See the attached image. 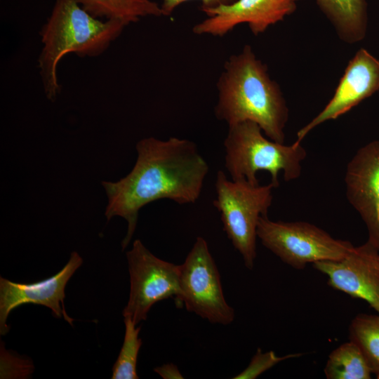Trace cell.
Instances as JSON below:
<instances>
[{"label": "cell", "instance_id": "obj_1", "mask_svg": "<svg viewBox=\"0 0 379 379\" xmlns=\"http://www.w3.org/2000/svg\"><path fill=\"white\" fill-rule=\"evenodd\" d=\"M135 147L137 159L131 171L117 182H102L107 197V220L119 216L127 222L123 250L133 237L142 207L162 199L179 204L195 203L208 172L206 161L191 140L149 137Z\"/></svg>", "mask_w": 379, "mask_h": 379}, {"label": "cell", "instance_id": "obj_2", "mask_svg": "<svg viewBox=\"0 0 379 379\" xmlns=\"http://www.w3.org/2000/svg\"><path fill=\"white\" fill-rule=\"evenodd\" d=\"M215 117L227 126L257 124L266 137L284 143L288 109L278 84L249 45L230 55L218 79Z\"/></svg>", "mask_w": 379, "mask_h": 379}, {"label": "cell", "instance_id": "obj_3", "mask_svg": "<svg viewBox=\"0 0 379 379\" xmlns=\"http://www.w3.org/2000/svg\"><path fill=\"white\" fill-rule=\"evenodd\" d=\"M127 25L117 20H101L87 12L77 0H55L40 30L42 43L38 67L46 98L54 101L61 91L57 69L63 57H96L103 53Z\"/></svg>", "mask_w": 379, "mask_h": 379}, {"label": "cell", "instance_id": "obj_4", "mask_svg": "<svg viewBox=\"0 0 379 379\" xmlns=\"http://www.w3.org/2000/svg\"><path fill=\"white\" fill-rule=\"evenodd\" d=\"M263 134L260 127L253 121L228 126L224 140L225 165L232 180L258 185L257 173L265 171L271 175V183L277 187L281 172L285 181L298 178L301 162L307 155L300 142L295 141L286 145Z\"/></svg>", "mask_w": 379, "mask_h": 379}, {"label": "cell", "instance_id": "obj_5", "mask_svg": "<svg viewBox=\"0 0 379 379\" xmlns=\"http://www.w3.org/2000/svg\"><path fill=\"white\" fill-rule=\"evenodd\" d=\"M213 205L220 214L223 230L241 255L245 266L252 270L256 258L257 227L267 216L272 202L274 185H253L244 180H229L218 171Z\"/></svg>", "mask_w": 379, "mask_h": 379}, {"label": "cell", "instance_id": "obj_6", "mask_svg": "<svg viewBox=\"0 0 379 379\" xmlns=\"http://www.w3.org/2000/svg\"><path fill=\"white\" fill-rule=\"evenodd\" d=\"M257 237L265 247L295 270H303L308 263L341 260L354 246L309 222L273 221L267 215L260 218Z\"/></svg>", "mask_w": 379, "mask_h": 379}, {"label": "cell", "instance_id": "obj_7", "mask_svg": "<svg viewBox=\"0 0 379 379\" xmlns=\"http://www.w3.org/2000/svg\"><path fill=\"white\" fill-rule=\"evenodd\" d=\"M180 265L179 293L186 310L213 324L228 325L235 317L226 302L220 276L206 241L198 237Z\"/></svg>", "mask_w": 379, "mask_h": 379}, {"label": "cell", "instance_id": "obj_8", "mask_svg": "<svg viewBox=\"0 0 379 379\" xmlns=\"http://www.w3.org/2000/svg\"><path fill=\"white\" fill-rule=\"evenodd\" d=\"M126 258L131 287L122 314L138 325L146 320L155 303L178 296L180 265L157 258L139 239L126 252Z\"/></svg>", "mask_w": 379, "mask_h": 379}, {"label": "cell", "instance_id": "obj_9", "mask_svg": "<svg viewBox=\"0 0 379 379\" xmlns=\"http://www.w3.org/2000/svg\"><path fill=\"white\" fill-rule=\"evenodd\" d=\"M297 0H235L203 11L207 16L192 27L197 35L222 37L237 26L246 23L255 36L291 14Z\"/></svg>", "mask_w": 379, "mask_h": 379}, {"label": "cell", "instance_id": "obj_10", "mask_svg": "<svg viewBox=\"0 0 379 379\" xmlns=\"http://www.w3.org/2000/svg\"><path fill=\"white\" fill-rule=\"evenodd\" d=\"M83 259L73 251L67 264L55 274L33 283H16L0 277V333L5 335L9 327L7 319L15 308L25 304L44 305L57 318L62 316L72 325L74 319L65 312L64 299L65 287Z\"/></svg>", "mask_w": 379, "mask_h": 379}, {"label": "cell", "instance_id": "obj_11", "mask_svg": "<svg viewBox=\"0 0 379 379\" xmlns=\"http://www.w3.org/2000/svg\"><path fill=\"white\" fill-rule=\"evenodd\" d=\"M313 267L328 277L332 288L365 300L379 314V251L368 241L341 260L319 261Z\"/></svg>", "mask_w": 379, "mask_h": 379}, {"label": "cell", "instance_id": "obj_12", "mask_svg": "<svg viewBox=\"0 0 379 379\" xmlns=\"http://www.w3.org/2000/svg\"><path fill=\"white\" fill-rule=\"evenodd\" d=\"M379 91V60L360 48L348 62L334 94L324 108L297 132L296 142L317 126L338 119Z\"/></svg>", "mask_w": 379, "mask_h": 379}, {"label": "cell", "instance_id": "obj_13", "mask_svg": "<svg viewBox=\"0 0 379 379\" xmlns=\"http://www.w3.org/2000/svg\"><path fill=\"white\" fill-rule=\"evenodd\" d=\"M346 197L368 230V241L379 251V140L359 148L345 176Z\"/></svg>", "mask_w": 379, "mask_h": 379}, {"label": "cell", "instance_id": "obj_14", "mask_svg": "<svg viewBox=\"0 0 379 379\" xmlns=\"http://www.w3.org/2000/svg\"><path fill=\"white\" fill-rule=\"evenodd\" d=\"M341 40L347 44L362 41L368 26L366 0H316Z\"/></svg>", "mask_w": 379, "mask_h": 379}, {"label": "cell", "instance_id": "obj_15", "mask_svg": "<svg viewBox=\"0 0 379 379\" xmlns=\"http://www.w3.org/2000/svg\"><path fill=\"white\" fill-rule=\"evenodd\" d=\"M98 18L117 20L126 25L146 17L163 16L161 6L152 0H77Z\"/></svg>", "mask_w": 379, "mask_h": 379}, {"label": "cell", "instance_id": "obj_16", "mask_svg": "<svg viewBox=\"0 0 379 379\" xmlns=\"http://www.w3.org/2000/svg\"><path fill=\"white\" fill-rule=\"evenodd\" d=\"M324 371L328 379H369L372 374L360 348L351 340L330 353Z\"/></svg>", "mask_w": 379, "mask_h": 379}, {"label": "cell", "instance_id": "obj_17", "mask_svg": "<svg viewBox=\"0 0 379 379\" xmlns=\"http://www.w3.org/2000/svg\"><path fill=\"white\" fill-rule=\"evenodd\" d=\"M350 340L362 352L373 374L379 379V314H359L349 326Z\"/></svg>", "mask_w": 379, "mask_h": 379}, {"label": "cell", "instance_id": "obj_18", "mask_svg": "<svg viewBox=\"0 0 379 379\" xmlns=\"http://www.w3.org/2000/svg\"><path fill=\"white\" fill-rule=\"evenodd\" d=\"M125 335L119 354L112 368V379H138L137 361L142 340L140 326L128 317H124Z\"/></svg>", "mask_w": 379, "mask_h": 379}, {"label": "cell", "instance_id": "obj_19", "mask_svg": "<svg viewBox=\"0 0 379 379\" xmlns=\"http://www.w3.org/2000/svg\"><path fill=\"white\" fill-rule=\"evenodd\" d=\"M302 354H290L277 356L273 351L262 352L258 348L252 357L248 366L241 373L233 377L234 379H254L281 361L301 356Z\"/></svg>", "mask_w": 379, "mask_h": 379}, {"label": "cell", "instance_id": "obj_20", "mask_svg": "<svg viewBox=\"0 0 379 379\" xmlns=\"http://www.w3.org/2000/svg\"><path fill=\"white\" fill-rule=\"evenodd\" d=\"M192 0H162L160 5L163 16H169L182 4ZM201 3V11L215 8L220 6L229 4L235 0H198Z\"/></svg>", "mask_w": 379, "mask_h": 379}, {"label": "cell", "instance_id": "obj_21", "mask_svg": "<svg viewBox=\"0 0 379 379\" xmlns=\"http://www.w3.org/2000/svg\"><path fill=\"white\" fill-rule=\"evenodd\" d=\"M154 371L164 379H182L184 377L178 366L173 364H166L156 367Z\"/></svg>", "mask_w": 379, "mask_h": 379}]
</instances>
